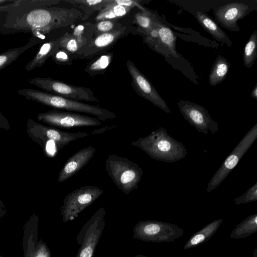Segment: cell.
Returning <instances> with one entry per match:
<instances>
[{
  "label": "cell",
  "mask_w": 257,
  "mask_h": 257,
  "mask_svg": "<svg viewBox=\"0 0 257 257\" xmlns=\"http://www.w3.org/2000/svg\"><path fill=\"white\" fill-rule=\"evenodd\" d=\"M5 27L17 31L31 32L40 38L54 29L66 27L78 20L82 13L76 8L42 7L10 13Z\"/></svg>",
  "instance_id": "6da1fadb"
},
{
  "label": "cell",
  "mask_w": 257,
  "mask_h": 257,
  "mask_svg": "<svg viewBox=\"0 0 257 257\" xmlns=\"http://www.w3.org/2000/svg\"><path fill=\"white\" fill-rule=\"evenodd\" d=\"M131 145L140 148L152 159L165 163L179 161L187 154L184 144L171 136L163 127L132 142Z\"/></svg>",
  "instance_id": "7a4b0ae2"
},
{
  "label": "cell",
  "mask_w": 257,
  "mask_h": 257,
  "mask_svg": "<svg viewBox=\"0 0 257 257\" xmlns=\"http://www.w3.org/2000/svg\"><path fill=\"white\" fill-rule=\"evenodd\" d=\"M17 92L26 99L34 101L54 109L82 112L94 115L102 121L116 117L115 113L97 105L68 99L59 95L37 89L24 88Z\"/></svg>",
  "instance_id": "3957f363"
},
{
  "label": "cell",
  "mask_w": 257,
  "mask_h": 257,
  "mask_svg": "<svg viewBox=\"0 0 257 257\" xmlns=\"http://www.w3.org/2000/svg\"><path fill=\"white\" fill-rule=\"evenodd\" d=\"M105 167L113 182L125 194L138 188L143 171L136 163L116 154H110L105 161Z\"/></svg>",
  "instance_id": "277c9868"
},
{
  "label": "cell",
  "mask_w": 257,
  "mask_h": 257,
  "mask_svg": "<svg viewBox=\"0 0 257 257\" xmlns=\"http://www.w3.org/2000/svg\"><path fill=\"white\" fill-rule=\"evenodd\" d=\"M28 135L39 144L45 152L48 148L59 151L71 142L79 139L93 135L92 131L89 133H71L63 131L57 128L43 125L31 119L27 122Z\"/></svg>",
  "instance_id": "5b68a950"
},
{
  "label": "cell",
  "mask_w": 257,
  "mask_h": 257,
  "mask_svg": "<svg viewBox=\"0 0 257 257\" xmlns=\"http://www.w3.org/2000/svg\"><path fill=\"white\" fill-rule=\"evenodd\" d=\"M184 232V229L174 224L147 220L136 224L133 237L146 242H169L181 237Z\"/></svg>",
  "instance_id": "8992f818"
},
{
  "label": "cell",
  "mask_w": 257,
  "mask_h": 257,
  "mask_svg": "<svg viewBox=\"0 0 257 257\" xmlns=\"http://www.w3.org/2000/svg\"><path fill=\"white\" fill-rule=\"evenodd\" d=\"M105 208L101 207L83 225L76 237L79 248L76 257H94L105 226Z\"/></svg>",
  "instance_id": "52a82bcc"
},
{
  "label": "cell",
  "mask_w": 257,
  "mask_h": 257,
  "mask_svg": "<svg viewBox=\"0 0 257 257\" xmlns=\"http://www.w3.org/2000/svg\"><path fill=\"white\" fill-rule=\"evenodd\" d=\"M256 139L257 123H256L241 139L211 177L208 183L207 192L213 191L221 184L231 171L237 165Z\"/></svg>",
  "instance_id": "ba28073f"
},
{
  "label": "cell",
  "mask_w": 257,
  "mask_h": 257,
  "mask_svg": "<svg viewBox=\"0 0 257 257\" xmlns=\"http://www.w3.org/2000/svg\"><path fill=\"white\" fill-rule=\"evenodd\" d=\"M28 82L43 91L68 99L88 102H99L94 92L89 87L74 86L50 77H35Z\"/></svg>",
  "instance_id": "9c48e42d"
},
{
  "label": "cell",
  "mask_w": 257,
  "mask_h": 257,
  "mask_svg": "<svg viewBox=\"0 0 257 257\" xmlns=\"http://www.w3.org/2000/svg\"><path fill=\"white\" fill-rule=\"evenodd\" d=\"M103 193L100 188L87 185L81 187L67 194L63 200L61 213L64 222L72 221L80 213L92 204Z\"/></svg>",
  "instance_id": "30bf717a"
},
{
  "label": "cell",
  "mask_w": 257,
  "mask_h": 257,
  "mask_svg": "<svg viewBox=\"0 0 257 257\" xmlns=\"http://www.w3.org/2000/svg\"><path fill=\"white\" fill-rule=\"evenodd\" d=\"M37 118L39 120L55 128L96 126L102 124L96 117L57 109L39 113Z\"/></svg>",
  "instance_id": "8fae6325"
},
{
  "label": "cell",
  "mask_w": 257,
  "mask_h": 257,
  "mask_svg": "<svg viewBox=\"0 0 257 257\" xmlns=\"http://www.w3.org/2000/svg\"><path fill=\"white\" fill-rule=\"evenodd\" d=\"M178 106L184 118L199 133L207 135L209 132L215 135L219 128L208 110L203 106L188 100H181Z\"/></svg>",
  "instance_id": "7c38bea8"
},
{
  "label": "cell",
  "mask_w": 257,
  "mask_h": 257,
  "mask_svg": "<svg viewBox=\"0 0 257 257\" xmlns=\"http://www.w3.org/2000/svg\"><path fill=\"white\" fill-rule=\"evenodd\" d=\"M132 31L131 27L123 26L112 31L94 36L89 44L78 52L75 59L78 60L92 59L107 52L121 38Z\"/></svg>",
  "instance_id": "4fadbf2b"
},
{
  "label": "cell",
  "mask_w": 257,
  "mask_h": 257,
  "mask_svg": "<svg viewBox=\"0 0 257 257\" xmlns=\"http://www.w3.org/2000/svg\"><path fill=\"white\" fill-rule=\"evenodd\" d=\"M126 67L132 78L131 86L136 93L167 113H171L165 101L132 61H126Z\"/></svg>",
  "instance_id": "5bb4252c"
},
{
  "label": "cell",
  "mask_w": 257,
  "mask_h": 257,
  "mask_svg": "<svg viewBox=\"0 0 257 257\" xmlns=\"http://www.w3.org/2000/svg\"><path fill=\"white\" fill-rule=\"evenodd\" d=\"M94 24L84 22L76 26L71 33L62 36L60 48L64 49L75 56L79 51L86 47L94 37Z\"/></svg>",
  "instance_id": "9a60e30c"
},
{
  "label": "cell",
  "mask_w": 257,
  "mask_h": 257,
  "mask_svg": "<svg viewBox=\"0 0 257 257\" xmlns=\"http://www.w3.org/2000/svg\"><path fill=\"white\" fill-rule=\"evenodd\" d=\"M250 7L240 2H231L223 5L214 11L216 21L222 27L237 32L240 28L237 22L244 18L250 12Z\"/></svg>",
  "instance_id": "2e32d148"
},
{
  "label": "cell",
  "mask_w": 257,
  "mask_h": 257,
  "mask_svg": "<svg viewBox=\"0 0 257 257\" xmlns=\"http://www.w3.org/2000/svg\"><path fill=\"white\" fill-rule=\"evenodd\" d=\"M95 151L94 147L89 146L80 150L69 158L59 174L58 182L63 183L78 172L90 161Z\"/></svg>",
  "instance_id": "e0dca14e"
},
{
  "label": "cell",
  "mask_w": 257,
  "mask_h": 257,
  "mask_svg": "<svg viewBox=\"0 0 257 257\" xmlns=\"http://www.w3.org/2000/svg\"><path fill=\"white\" fill-rule=\"evenodd\" d=\"M195 16L203 29L210 34L216 41L225 44L228 47L232 46V42L226 33L208 15L198 11L195 12Z\"/></svg>",
  "instance_id": "ac0fdd59"
},
{
  "label": "cell",
  "mask_w": 257,
  "mask_h": 257,
  "mask_svg": "<svg viewBox=\"0 0 257 257\" xmlns=\"http://www.w3.org/2000/svg\"><path fill=\"white\" fill-rule=\"evenodd\" d=\"M223 219L213 220L190 236L183 246L184 249L197 247L208 241L216 233Z\"/></svg>",
  "instance_id": "d6986e66"
},
{
  "label": "cell",
  "mask_w": 257,
  "mask_h": 257,
  "mask_svg": "<svg viewBox=\"0 0 257 257\" xmlns=\"http://www.w3.org/2000/svg\"><path fill=\"white\" fill-rule=\"evenodd\" d=\"M60 38L44 43L40 47L34 58L25 66L26 71H29L41 67L47 60L60 49Z\"/></svg>",
  "instance_id": "ffe728a7"
},
{
  "label": "cell",
  "mask_w": 257,
  "mask_h": 257,
  "mask_svg": "<svg viewBox=\"0 0 257 257\" xmlns=\"http://www.w3.org/2000/svg\"><path fill=\"white\" fill-rule=\"evenodd\" d=\"M60 0L13 1L10 4L0 6V12L11 13L21 12L35 8L51 7L58 4Z\"/></svg>",
  "instance_id": "44dd1931"
},
{
  "label": "cell",
  "mask_w": 257,
  "mask_h": 257,
  "mask_svg": "<svg viewBox=\"0 0 257 257\" xmlns=\"http://www.w3.org/2000/svg\"><path fill=\"white\" fill-rule=\"evenodd\" d=\"M113 57V52H106L91 59L85 68V72L93 77L104 74L110 66Z\"/></svg>",
  "instance_id": "7402d4cb"
},
{
  "label": "cell",
  "mask_w": 257,
  "mask_h": 257,
  "mask_svg": "<svg viewBox=\"0 0 257 257\" xmlns=\"http://www.w3.org/2000/svg\"><path fill=\"white\" fill-rule=\"evenodd\" d=\"M81 10V20L86 21L94 12H99L108 5L109 0H63Z\"/></svg>",
  "instance_id": "603a6c76"
},
{
  "label": "cell",
  "mask_w": 257,
  "mask_h": 257,
  "mask_svg": "<svg viewBox=\"0 0 257 257\" xmlns=\"http://www.w3.org/2000/svg\"><path fill=\"white\" fill-rule=\"evenodd\" d=\"M230 63L224 57L218 55L213 64L208 77L209 84L215 86L226 78L230 68Z\"/></svg>",
  "instance_id": "cb8c5ba5"
},
{
  "label": "cell",
  "mask_w": 257,
  "mask_h": 257,
  "mask_svg": "<svg viewBox=\"0 0 257 257\" xmlns=\"http://www.w3.org/2000/svg\"><path fill=\"white\" fill-rule=\"evenodd\" d=\"M257 231V213L247 216L233 229L230 237L241 239L248 237Z\"/></svg>",
  "instance_id": "d4e9b609"
},
{
  "label": "cell",
  "mask_w": 257,
  "mask_h": 257,
  "mask_svg": "<svg viewBox=\"0 0 257 257\" xmlns=\"http://www.w3.org/2000/svg\"><path fill=\"white\" fill-rule=\"evenodd\" d=\"M154 26L158 33V41L167 48L173 56L178 58L176 50L177 37L173 32L170 28L163 25L157 20H155Z\"/></svg>",
  "instance_id": "484cf974"
},
{
  "label": "cell",
  "mask_w": 257,
  "mask_h": 257,
  "mask_svg": "<svg viewBox=\"0 0 257 257\" xmlns=\"http://www.w3.org/2000/svg\"><path fill=\"white\" fill-rule=\"evenodd\" d=\"M42 40L33 36L31 41L24 46L12 48L0 54V70L5 68L15 61L25 51L41 43Z\"/></svg>",
  "instance_id": "4316f807"
},
{
  "label": "cell",
  "mask_w": 257,
  "mask_h": 257,
  "mask_svg": "<svg viewBox=\"0 0 257 257\" xmlns=\"http://www.w3.org/2000/svg\"><path fill=\"white\" fill-rule=\"evenodd\" d=\"M132 9L129 7L112 4L108 2V5L96 15V22L103 20L117 21L118 19L126 16Z\"/></svg>",
  "instance_id": "83f0119b"
},
{
  "label": "cell",
  "mask_w": 257,
  "mask_h": 257,
  "mask_svg": "<svg viewBox=\"0 0 257 257\" xmlns=\"http://www.w3.org/2000/svg\"><path fill=\"white\" fill-rule=\"evenodd\" d=\"M257 55V31L255 30L250 35L244 46L243 53V61L247 68L253 65Z\"/></svg>",
  "instance_id": "f1b7e54d"
},
{
  "label": "cell",
  "mask_w": 257,
  "mask_h": 257,
  "mask_svg": "<svg viewBox=\"0 0 257 257\" xmlns=\"http://www.w3.org/2000/svg\"><path fill=\"white\" fill-rule=\"evenodd\" d=\"M155 20L152 13L146 9L135 14L133 23L138 26V32L144 34L153 28Z\"/></svg>",
  "instance_id": "f546056e"
},
{
  "label": "cell",
  "mask_w": 257,
  "mask_h": 257,
  "mask_svg": "<svg viewBox=\"0 0 257 257\" xmlns=\"http://www.w3.org/2000/svg\"><path fill=\"white\" fill-rule=\"evenodd\" d=\"M94 36L112 31L121 28L123 25L118 23L117 21L103 20L100 21L94 24Z\"/></svg>",
  "instance_id": "4dcf8cb0"
},
{
  "label": "cell",
  "mask_w": 257,
  "mask_h": 257,
  "mask_svg": "<svg viewBox=\"0 0 257 257\" xmlns=\"http://www.w3.org/2000/svg\"><path fill=\"white\" fill-rule=\"evenodd\" d=\"M52 60L59 65H70L76 59L74 55L67 50L60 48L52 56Z\"/></svg>",
  "instance_id": "1f68e13d"
},
{
  "label": "cell",
  "mask_w": 257,
  "mask_h": 257,
  "mask_svg": "<svg viewBox=\"0 0 257 257\" xmlns=\"http://www.w3.org/2000/svg\"><path fill=\"white\" fill-rule=\"evenodd\" d=\"M257 200V182L248 188L244 193L234 199L235 205L246 204Z\"/></svg>",
  "instance_id": "d6a6232c"
},
{
  "label": "cell",
  "mask_w": 257,
  "mask_h": 257,
  "mask_svg": "<svg viewBox=\"0 0 257 257\" xmlns=\"http://www.w3.org/2000/svg\"><path fill=\"white\" fill-rule=\"evenodd\" d=\"M109 3L112 4L120 5L133 9L138 8L140 11H145L146 9L140 4V1L136 0H109Z\"/></svg>",
  "instance_id": "836d02e7"
},
{
  "label": "cell",
  "mask_w": 257,
  "mask_h": 257,
  "mask_svg": "<svg viewBox=\"0 0 257 257\" xmlns=\"http://www.w3.org/2000/svg\"><path fill=\"white\" fill-rule=\"evenodd\" d=\"M0 128L9 130L10 128L8 119L3 115L0 110Z\"/></svg>",
  "instance_id": "e575fe53"
},
{
  "label": "cell",
  "mask_w": 257,
  "mask_h": 257,
  "mask_svg": "<svg viewBox=\"0 0 257 257\" xmlns=\"http://www.w3.org/2000/svg\"><path fill=\"white\" fill-rule=\"evenodd\" d=\"M44 247V249L38 253L36 257H50L49 252Z\"/></svg>",
  "instance_id": "d590c367"
},
{
  "label": "cell",
  "mask_w": 257,
  "mask_h": 257,
  "mask_svg": "<svg viewBox=\"0 0 257 257\" xmlns=\"http://www.w3.org/2000/svg\"><path fill=\"white\" fill-rule=\"evenodd\" d=\"M250 96L254 98L255 100H257V84H256L252 90Z\"/></svg>",
  "instance_id": "8d00e7d4"
},
{
  "label": "cell",
  "mask_w": 257,
  "mask_h": 257,
  "mask_svg": "<svg viewBox=\"0 0 257 257\" xmlns=\"http://www.w3.org/2000/svg\"><path fill=\"white\" fill-rule=\"evenodd\" d=\"M13 1H9V0H0V4H3L7 3H11Z\"/></svg>",
  "instance_id": "74e56055"
},
{
  "label": "cell",
  "mask_w": 257,
  "mask_h": 257,
  "mask_svg": "<svg viewBox=\"0 0 257 257\" xmlns=\"http://www.w3.org/2000/svg\"><path fill=\"white\" fill-rule=\"evenodd\" d=\"M256 248H255L253 251V255L254 257H256Z\"/></svg>",
  "instance_id": "f35d334b"
},
{
  "label": "cell",
  "mask_w": 257,
  "mask_h": 257,
  "mask_svg": "<svg viewBox=\"0 0 257 257\" xmlns=\"http://www.w3.org/2000/svg\"><path fill=\"white\" fill-rule=\"evenodd\" d=\"M134 257H150V256H147L142 255V254H137V255H135Z\"/></svg>",
  "instance_id": "ab89813d"
}]
</instances>
